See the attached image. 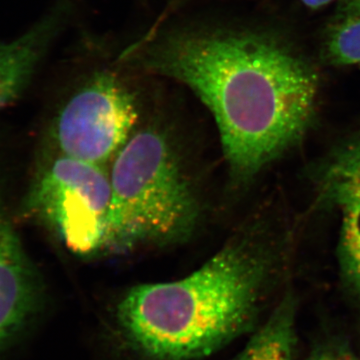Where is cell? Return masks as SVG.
<instances>
[{"mask_svg": "<svg viewBox=\"0 0 360 360\" xmlns=\"http://www.w3.org/2000/svg\"><path fill=\"white\" fill-rule=\"evenodd\" d=\"M58 18L51 15L11 41H0V110L20 96L53 39Z\"/></svg>", "mask_w": 360, "mask_h": 360, "instance_id": "cell-7", "label": "cell"}, {"mask_svg": "<svg viewBox=\"0 0 360 360\" xmlns=\"http://www.w3.org/2000/svg\"><path fill=\"white\" fill-rule=\"evenodd\" d=\"M124 56L193 90L212 112L238 181L257 176L295 146L314 120L316 70L269 33L181 28L139 42Z\"/></svg>", "mask_w": 360, "mask_h": 360, "instance_id": "cell-1", "label": "cell"}, {"mask_svg": "<svg viewBox=\"0 0 360 360\" xmlns=\"http://www.w3.org/2000/svg\"><path fill=\"white\" fill-rule=\"evenodd\" d=\"M103 250L124 255L193 236L200 201L169 141L155 129L134 134L113 160Z\"/></svg>", "mask_w": 360, "mask_h": 360, "instance_id": "cell-3", "label": "cell"}, {"mask_svg": "<svg viewBox=\"0 0 360 360\" xmlns=\"http://www.w3.org/2000/svg\"><path fill=\"white\" fill-rule=\"evenodd\" d=\"M40 304L39 277L0 207V349L22 335Z\"/></svg>", "mask_w": 360, "mask_h": 360, "instance_id": "cell-6", "label": "cell"}, {"mask_svg": "<svg viewBox=\"0 0 360 360\" xmlns=\"http://www.w3.org/2000/svg\"><path fill=\"white\" fill-rule=\"evenodd\" d=\"M139 118L129 84L115 71H96L59 110L53 127L59 155L103 167L134 135Z\"/></svg>", "mask_w": 360, "mask_h": 360, "instance_id": "cell-5", "label": "cell"}, {"mask_svg": "<svg viewBox=\"0 0 360 360\" xmlns=\"http://www.w3.org/2000/svg\"><path fill=\"white\" fill-rule=\"evenodd\" d=\"M274 264L264 243L231 241L184 278L130 288L115 309L120 335L146 360L210 356L252 328Z\"/></svg>", "mask_w": 360, "mask_h": 360, "instance_id": "cell-2", "label": "cell"}, {"mask_svg": "<svg viewBox=\"0 0 360 360\" xmlns=\"http://www.w3.org/2000/svg\"><path fill=\"white\" fill-rule=\"evenodd\" d=\"M340 198L345 205H360V179L349 180L343 184Z\"/></svg>", "mask_w": 360, "mask_h": 360, "instance_id": "cell-13", "label": "cell"}, {"mask_svg": "<svg viewBox=\"0 0 360 360\" xmlns=\"http://www.w3.org/2000/svg\"><path fill=\"white\" fill-rule=\"evenodd\" d=\"M309 360H360V357L345 348L333 347L322 348Z\"/></svg>", "mask_w": 360, "mask_h": 360, "instance_id": "cell-12", "label": "cell"}, {"mask_svg": "<svg viewBox=\"0 0 360 360\" xmlns=\"http://www.w3.org/2000/svg\"><path fill=\"white\" fill-rule=\"evenodd\" d=\"M323 33L322 56L329 65H360V0H340Z\"/></svg>", "mask_w": 360, "mask_h": 360, "instance_id": "cell-9", "label": "cell"}, {"mask_svg": "<svg viewBox=\"0 0 360 360\" xmlns=\"http://www.w3.org/2000/svg\"><path fill=\"white\" fill-rule=\"evenodd\" d=\"M300 1L309 8L317 9L333 4V2L340 1V0H300Z\"/></svg>", "mask_w": 360, "mask_h": 360, "instance_id": "cell-14", "label": "cell"}, {"mask_svg": "<svg viewBox=\"0 0 360 360\" xmlns=\"http://www.w3.org/2000/svg\"><path fill=\"white\" fill-rule=\"evenodd\" d=\"M342 222L338 246L340 274L345 285L360 300V205L340 208Z\"/></svg>", "mask_w": 360, "mask_h": 360, "instance_id": "cell-10", "label": "cell"}, {"mask_svg": "<svg viewBox=\"0 0 360 360\" xmlns=\"http://www.w3.org/2000/svg\"><path fill=\"white\" fill-rule=\"evenodd\" d=\"M296 340L295 298L288 293L232 360H293Z\"/></svg>", "mask_w": 360, "mask_h": 360, "instance_id": "cell-8", "label": "cell"}, {"mask_svg": "<svg viewBox=\"0 0 360 360\" xmlns=\"http://www.w3.org/2000/svg\"><path fill=\"white\" fill-rule=\"evenodd\" d=\"M360 179V130L338 146L321 169V186Z\"/></svg>", "mask_w": 360, "mask_h": 360, "instance_id": "cell-11", "label": "cell"}, {"mask_svg": "<svg viewBox=\"0 0 360 360\" xmlns=\"http://www.w3.org/2000/svg\"><path fill=\"white\" fill-rule=\"evenodd\" d=\"M111 198L101 165L59 155L33 184L27 208L75 255L103 250Z\"/></svg>", "mask_w": 360, "mask_h": 360, "instance_id": "cell-4", "label": "cell"}]
</instances>
